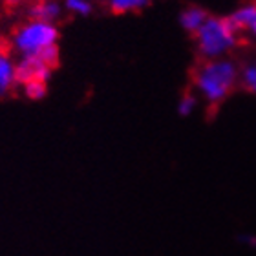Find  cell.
Segmentation results:
<instances>
[{"label": "cell", "instance_id": "6da1fadb", "mask_svg": "<svg viewBox=\"0 0 256 256\" xmlns=\"http://www.w3.org/2000/svg\"><path fill=\"white\" fill-rule=\"evenodd\" d=\"M238 79V68L227 59H212L203 62L194 74L198 90L208 102L218 104L229 96Z\"/></svg>", "mask_w": 256, "mask_h": 256}, {"label": "cell", "instance_id": "7a4b0ae2", "mask_svg": "<svg viewBox=\"0 0 256 256\" xmlns=\"http://www.w3.org/2000/svg\"><path fill=\"white\" fill-rule=\"evenodd\" d=\"M200 54L207 60L220 59L229 54L238 42V30L230 24L229 18L208 16L203 26L194 33Z\"/></svg>", "mask_w": 256, "mask_h": 256}, {"label": "cell", "instance_id": "3957f363", "mask_svg": "<svg viewBox=\"0 0 256 256\" xmlns=\"http://www.w3.org/2000/svg\"><path fill=\"white\" fill-rule=\"evenodd\" d=\"M57 40H59V32L55 24L30 18L13 32L11 48L20 57H37L42 50L55 46Z\"/></svg>", "mask_w": 256, "mask_h": 256}, {"label": "cell", "instance_id": "277c9868", "mask_svg": "<svg viewBox=\"0 0 256 256\" xmlns=\"http://www.w3.org/2000/svg\"><path fill=\"white\" fill-rule=\"evenodd\" d=\"M52 70L48 64L42 62L38 57H20L18 62H15V79L16 84H26L32 80L48 82L52 77Z\"/></svg>", "mask_w": 256, "mask_h": 256}, {"label": "cell", "instance_id": "5b68a950", "mask_svg": "<svg viewBox=\"0 0 256 256\" xmlns=\"http://www.w3.org/2000/svg\"><path fill=\"white\" fill-rule=\"evenodd\" d=\"M60 4H57L55 0H35L30 6V18L32 20H42V22H52L54 24L60 16Z\"/></svg>", "mask_w": 256, "mask_h": 256}, {"label": "cell", "instance_id": "8992f818", "mask_svg": "<svg viewBox=\"0 0 256 256\" xmlns=\"http://www.w3.org/2000/svg\"><path fill=\"white\" fill-rule=\"evenodd\" d=\"M229 20L238 32L240 30H247L256 38V4L242 6L240 10H236L229 16Z\"/></svg>", "mask_w": 256, "mask_h": 256}, {"label": "cell", "instance_id": "52a82bcc", "mask_svg": "<svg viewBox=\"0 0 256 256\" xmlns=\"http://www.w3.org/2000/svg\"><path fill=\"white\" fill-rule=\"evenodd\" d=\"M15 84V62L8 52L0 50V97L6 96Z\"/></svg>", "mask_w": 256, "mask_h": 256}, {"label": "cell", "instance_id": "ba28073f", "mask_svg": "<svg viewBox=\"0 0 256 256\" xmlns=\"http://www.w3.org/2000/svg\"><path fill=\"white\" fill-rule=\"evenodd\" d=\"M207 18V11L202 8H187L180 16V22H182L183 30H187L188 33H196Z\"/></svg>", "mask_w": 256, "mask_h": 256}, {"label": "cell", "instance_id": "9c48e42d", "mask_svg": "<svg viewBox=\"0 0 256 256\" xmlns=\"http://www.w3.org/2000/svg\"><path fill=\"white\" fill-rule=\"evenodd\" d=\"M48 82H40V80H32V82H26V84H22L24 88V96L28 99H32V101H40L44 96H46V92H48Z\"/></svg>", "mask_w": 256, "mask_h": 256}, {"label": "cell", "instance_id": "30bf717a", "mask_svg": "<svg viewBox=\"0 0 256 256\" xmlns=\"http://www.w3.org/2000/svg\"><path fill=\"white\" fill-rule=\"evenodd\" d=\"M148 0H110V8L116 13H128V11H138L146 6Z\"/></svg>", "mask_w": 256, "mask_h": 256}, {"label": "cell", "instance_id": "8fae6325", "mask_svg": "<svg viewBox=\"0 0 256 256\" xmlns=\"http://www.w3.org/2000/svg\"><path fill=\"white\" fill-rule=\"evenodd\" d=\"M64 6H66L68 11H72V13L80 15V16L90 15V11H92V6L88 0H64Z\"/></svg>", "mask_w": 256, "mask_h": 256}, {"label": "cell", "instance_id": "7c38bea8", "mask_svg": "<svg viewBox=\"0 0 256 256\" xmlns=\"http://www.w3.org/2000/svg\"><path fill=\"white\" fill-rule=\"evenodd\" d=\"M242 80L247 90L256 94V64H247L246 68L242 70Z\"/></svg>", "mask_w": 256, "mask_h": 256}, {"label": "cell", "instance_id": "4fadbf2b", "mask_svg": "<svg viewBox=\"0 0 256 256\" xmlns=\"http://www.w3.org/2000/svg\"><path fill=\"white\" fill-rule=\"evenodd\" d=\"M194 108H196V97L187 94V96L182 97V101L178 104V112L182 114V116H190L194 112Z\"/></svg>", "mask_w": 256, "mask_h": 256}]
</instances>
